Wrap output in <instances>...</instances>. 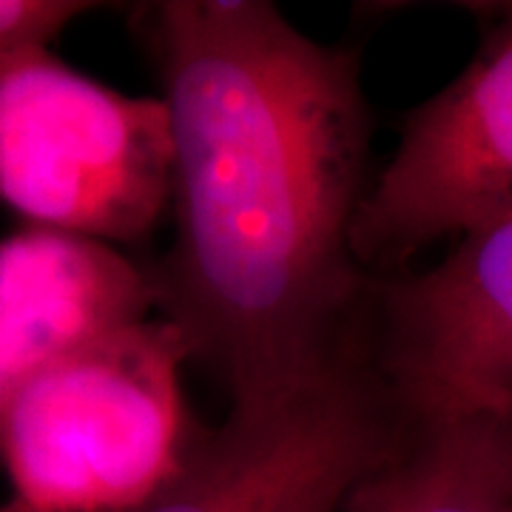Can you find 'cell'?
Wrapping results in <instances>:
<instances>
[{
  "instance_id": "6da1fadb",
  "label": "cell",
  "mask_w": 512,
  "mask_h": 512,
  "mask_svg": "<svg viewBox=\"0 0 512 512\" xmlns=\"http://www.w3.org/2000/svg\"><path fill=\"white\" fill-rule=\"evenodd\" d=\"M131 18L174 137V239L148 265L157 308L231 407L274 399L365 333L359 57L265 0H160Z\"/></svg>"
},
{
  "instance_id": "7a4b0ae2",
  "label": "cell",
  "mask_w": 512,
  "mask_h": 512,
  "mask_svg": "<svg viewBox=\"0 0 512 512\" xmlns=\"http://www.w3.org/2000/svg\"><path fill=\"white\" fill-rule=\"evenodd\" d=\"M191 348L165 316L114 328L40 370L0 413V467L29 512H140L200 433Z\"/></svg>"
},
{
  "instance_id": "3957f363",
  "label": "cell",
  "mask_w": 512,
  "mask_h": 512,
  "mask_svg": "<svg viewBox=\"0 0 512 512\" xmlns=\"http://www.w3.org/2000/svg\"><path fill=\"white\" fill-rule=\"evenodd\" d=\"M174 200L163 97L117 92L43 49L0 60V205L26 225L117 251L154 237Z\"/></svg>"
},
{
  "instance_id": "277c9868",
  "label": "cell",
  "mask_w": 512,
  "mask_h": 512,
  "mask_svg": "<svg viewBox=\"0 0 512 512\" xmlns=\"http://www.w3.org/2000/svg\"><path fill=\"white\" fill-rule=\"evenodd\" d=\"M407 419L362 345L274 399L202 424L177 476L140 512H342Z\"/></svg>"
},
{
  "instance_id": "5b68a950",
  "label": "cell",
  "mask_w": 512,
  "mask_h": 512,
  "mask_svg": "<svg viewBox=\"0 0 512 512\" xmlns=\"http://www.w3.org/2000/svg\"><path fill=\"white\" fill-rule=\"evenodd\" d=\"M512 214V6L484 18L473 60L404 120L390 163L367 185L353 254L370 279L404 274L441 239Z\"/></svg>"
},
{
  "instance_id": "8992f818",
  "label": "cell",
  "mask_w": 512,
  "mask_h": 512,
  "mask_svg": "<svg viewBox=\"0 0 512 512\" xmlns=\"http://www.w3.org/2000/svg\"><path fill=\"white\" fill-rule=\"evenodd\" d=\"M373 285L365 353L404 419H512V214Z\"/></svg>"
},
{
  "instance_id": "52a82bcc",
  "label": "cell",
  "mask_w": 512,
  "mask_h": 512,
  "mask_svg": "<svg viewBox=\"0 0 512 512\" xmlns=\"http://www.w3.org/2000/svg\"><path fill=\"white\" fill-rule=\"evenodd\" d=\"M154 308L151 268L126 251L35 225L0 237V413L60 356Z\"/></svg>"
},
{
  "instance_id": "ba28073f",
  "label": "cell",
  "mask_w": 512,
  "mask_h": 512,
  "mask_svg": "<svg viewBox=\"0 0 512 512\" xmlns=\"http://www.w3.org/2000/svg\"><path fill=\"white\" fill-rule=\"evenodd\" d=\"M342 512H512V456L487 419L407 421Z\"/></svg>"
},
{
  "instance_id": "9c48e42d",
  "label": "cell",
  "mask_w": 512,
  "mask_h": 512,
  "mask_svg": "<svg viewBox=\"0 0 512 512\" xmlns=\"http://www.w3.org/2000/svg\"><path fill=\"white\" fill-rule=\"evenodd\" d=\"M94 9L97 3L80 0H0V60L52 46L69 23Z\"/></svg>"
},
{
  "instance_id": "30bf717a",
  "label": "cell",
  "mask_w": 512,
  "mask_h": 512,
  "mask_svg": "<svg viewBox=\"0 0 512 512\" xmlns=\"http://www.w3.org/2000/svg\"><path fill=\"white\" fill-rule=\"evenodd\" d=\"M0 512H29L23 504H18L15 498H6L3 504H0Z\"/></svg>"
},
{
  "instance_id": "8fae6325",
  "label": "cell",
  "mask_w": 512,
  "mask_h": 512,
  "mask_svg": "<svg viewBox=\"0 0 512 512\" xmlns=\"http://www.w3.org/2000/svg\"><path fill=\"white\" fill-rule=\"evenodd\" d=\"M501 427H504V433H507V444H510V456H512V419L504 421Z\"/></svg>"
}]
</instances>
